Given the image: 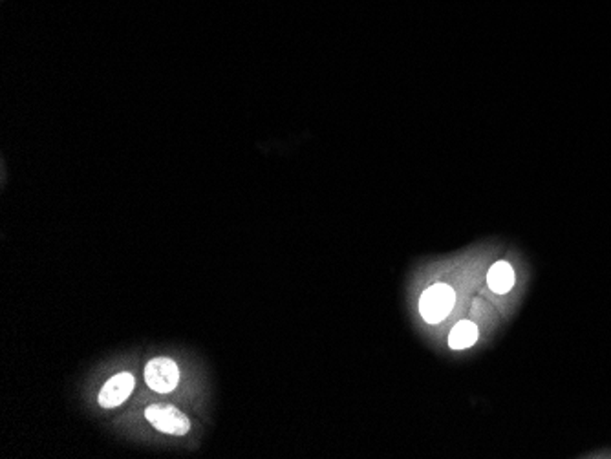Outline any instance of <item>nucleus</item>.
Masks as SVG:
<instances>
[{
	"label": "nucleus",
	"mask_w": 611,
	"mask_h": 459,
	"mask_svg": "<svg viewBox=\"0 0 611 459\" xmlns=\"http://www.w3.org/2000/svg\"><path fill=\"white\" fill-rule=\"evenodd\" d=\"M454 301H456V295L451 286L435 284L421 295V301H419L421 317L428 324H438L444 319H447V315L453 311Z\"/></svg>",
	"instance_id": "obj_1"
},
{
	"label": "nucleus",
	"mask_w": 611,
	"mask_h": 459,
	"mask_svg": "<svg viewBox=\"0 0 611 459\" xmlns=\"http://www.w3.org/2000/svg\"><path fill=\"white\" fill-rule=\"evenodd\" d=\"M145 383L158 394H168L180 383V370L177 362L168 357L152 359L145 368Z\"/></svg>",
	"instance_id": "obj_2"
},
{
	"label": "nucleus",
	"mask_w": 611,
	"mask_h": 459,
	"mask_svg": "<svg viewBox=\"0 0 611 459\" xmlns=\"http://www.w3.org/2000/svg\"><path fill=\"white\" fill-rule=\"evenodd\" d=\"M145 417L156 430L170 435H186L191 430L189 417L170 405H152L145 410Z\"/></svg>",
	"instance_id": "obj_3"
},
{
	"label": "nucleus",
	"mask_w": 611,
	"mask_h": 459,
	"mask_svg": "<svg viewBox=\"0 0 611 459\" xmlns=\"http://www.w3.org/2000/svg\"><path fill=\"white\" fill-rule=\"evenodd\" d=\"M134 385H136L134 376L129 372H121L114 376L112 379H109V383L100 392V405L103 408H116L123 405L130 397Z\"/></svg>",
	"instance_id": "obj_4"
},
{
	"label": "nucleus",
	"mask_w": 611,
	"mask_h": 459,
	"mask_svg": "<svg viewBox=\"0 0 611 459\" xmlns=\"http://www.w3.org/2000/svg\"><path fill=\"white\" fill-rule=\"evenodd\" d=\"M489 288L494 293H507L512 286H514V271L507 262H498L491 267L489 271V277H487Z\"/></svg>",
	"instance_id": "obj_5"
},
{
	"label": "nucleus",
	"mask_w": 611,
	"mask_h": 459,
	"mask_svg": "<svg viewBox=\"0 0 611 459\" xmlns=\"http://www.w3.org/2000/svg\"><path fill=\"white\" fill-rule=\"evenodd\" d=\"M476 339H478L476 324H473L469 320H463V322L456 324L454 330L451 331L449 344L454 349H465V348H471L476 342Z\"/></svg>",
	"instance_id": "obj_6"
}]
</instances>
